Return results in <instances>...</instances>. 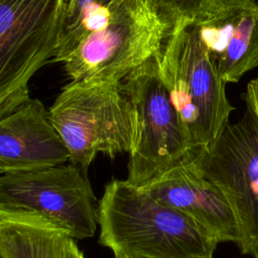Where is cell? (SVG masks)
<instances>
[{
    "mask_svg": "<svg viewBox=\"0 0 258 258\" xmlns=\"http://www.w3.org/2000/svg\"><path fill=\"white\" fill-rule=\"evenodd\" d=\"M68 233L44 217L0 208V253L4 258H59Z\"/></svg>",
    "mask_w": 258,
    "mask_h": 258,
    "instance_id": "obj_12",
    "label": "cell"
},
{
    "mask_svg": "<svg viewBox=\"0 0 258 258\" xmlns=\"http://www.w3.org/2000/svg\"><path fill=\"white\" fill-rule=\"evenodd\" d=\"M116 1L118 0H67L62 36L75 31L88 15L105 10Z\"/></svg>",
    "mask_w": 258,
    "mask_h": 258,
    "instance_id": "obj_14",
    "label": "cell"
},
{
    "mask_svg": "<svg viewBox=\"0 0 258 258\" xmlns=\"http://www.w3.org/2000/svg\"><path fill=\"white\" fill-rule=\"evenodd\" d=\"M172 27L177 23H195L212 16L225 0H151Z\"/></svg>",
    "mask_w": 258,
    "mask_h": 258,
    "instance_id": "obj_13",
    "label": "cell"
},
{
    "mask_svg": "<svg viewBox=\"0 0 258 258\" xmlns=\"http://www.w3.org/2000/svg\"><path fill=\"white\" fill-rule=\"evenodd\" d=\"M48 113L69 150V163L86 171L99 152L114 158L131 149L135 113L121 83L72 81Z\"/></svg>",
    "mask_w": 258,
    "mask_h": 258,
    "instance_id": "obj_4",
    "label": "cell"
},
{
    "mask_svg": "<svg viewBox=\"0 0 258 258\" xmlns=\"http://www.w3.org/2000/svg\"><path fill=\"white\" fill-rule=\"evenodd\" d=\"M158 56L121 82V90L135 113L134 138L125 179L135 187L148 183L191 153L185 132L160 77Z\"/></svg>",
    "mask_w": 258,
    "mask_h": 258,
    "instance_id": "obj_6",
    "label": "cell"
},
{
    "mask_svg": "<svg viewBox=\"0 0 258 258\" xmlns=\"http://www.w3.org/2000/svg\"><path fill=\"white\" fill-rule=\"evenodd\" d=\"M253 257H254V258H258V249H257V250H256V252L254 253Z\"/></svg>",
    "mask_w": 258,
    "mask_h": 258,
    "instance_id": "obj_17",
    "label": "cell"
},
{
    "mask_svg": "<svg viewBox=\"0 0 258 258\" xmlns=\"http://www.w3.org/2000/svg\"><path fill=\"white\" fill-rule=\"evenodd\" d=\"M98 204L86 170L71 163L0 174V208L38 214L74 240L95 235Z\"/></svg>",
    "mask_w": 258,
    "mask_h": 258,
    "instance_id": "obj_7",
    "label": "cell"
},
{
    "mask_svg": "<svg viewBox=\"0 0 258 258\" xmlns=\"http://www.w3.org/2000/svg\"><path fill=\"white\" fill-rule=\"evenodd\" d=\"M158 67L191 152L205 147L229 123L234 107L194 23L171 27Z\"/></svg>",
    "mask_w": 258,
    "mask_h": 258,
    "instance_id": "obj_2",
    "label": "cell"
},
{
    "mask_svg": "<svg viewBox=\"0 0 258 258\" xmlns=\"http://www.w3.org/2000/svg\"><path fill=\"white\" fill-rule=\"evenodd\" d=\"M70 153L37 99L29 98L0 118V173L56 166Z\"/></svg>",
    "mask_w": 258,
    "mask_h": 258,
    "instance_id": "obj_11",
    "label": "cell"
},
{
    "mask_svg": "<svg viewBox=\"0 0 258 258\" xmlns=\"http://www.w3.org/2000/svg\"><path fill=\"white\" fill-rule=\"evenodd\" d=\"M62 60L73 82L121 83L160 54L171 26L151 0H118Z\"/></svg>",
    "mask_w": 258,
    "mask_h": 258,
    "instance_id": "obj_3",
    "label": "cell"
},
{
    "mask_svg": "<svg viewBox=\"0 0 258 258\" xmlns=\"http://www.w3.org/2000/svg\"><path fill=\"white\" fill-rule=\"evenodd\" d=\"M138 188L188 216L219 243L228 241L240 246L242 235L233 209L189 156Z\"/></svg>",
    "mask_w": 258,
    "mask_h": 258,
    "instance_id": "obj_9",
    "label": "cell"
},
{
    "mask_svg": "<svg viewBox=\"0 0 258 258\" xmlns=\"http://www.w3.org/2000/svg\"><path fill=\"white\" fill-rule=\"evenodd\" d=\"M225 84L258 67V3L225 0L212 16L194 23Z\"/></svg>",
    "mask_w": 258,
    "mask_h": 258,
    "instance_id": "obj_10",
    "label": "cell"
},
{
    "mask_svg": "<svg viewBox=\"0 0 258 258\" xmlns=\"http://www.w3.org/2000/svg\"><path fill=\"white\" fill-rule=\"evenodd\" d=\"M211 258H213V257H211Z\"/></svg>",
    "mask_w": 258,
    "mask_h": 258,
    "instance_id": "obj_19",
    "label": "cell"
},
{
    "mask_svg": "<svg viewBox=\"0 0 258 258\" xmlns=\"http://www.w3.org/2000/svg\"><path fill=\"white\" fill-rule=\"evenodd\" d=\"M98 211L99 242L115 258H211L219 243L188 216L126 180L105 185Z\"/></svg>",
    "mask_w": 258,
    "mask_h": 258,
    "instance_id": "obj_1",
    "label": "cell"
},
{
    "mask_svg": "<svg viewBox=\"0 0 258 258\" xmlns=\"http://www.w3.org/2000/svg\"><path fill=\"white\" fill-rule=\"evenodd\" d=\"M0 258H4V257L2 256V254H1V253H0Z\"/></svg>",
    "mask_w": 258,
    "mask_h": 258,
    "instance_id": "obj_18",
    "label": "cell"
},
{
    "mask_svg": "<svg viewBox=\"0 0 258 258\" xmlns=\"http://www.w3.org/2000/svg\"><path fill=\"white\" fill-rule=\"evenodd\" d=\"M66 1L0 0V118L30 98V79L56 55Z\"/></svg>",
    "mask_w": 258,
    "mask_h": 258,
    "instance_id": "obj_5",
    "label": "cell"
},
{
    "mask_svg": "<svg viewBox=\"0 0 258 258\" xmlns=\"http://www.w3.org/2000/svg\"><path fill=\"white\" fill-rule=\"evenodd\" d=\"M189 158L202 174L225 196L242 235V254L258 249V123L246 110L236 123H228L211 143Z\"/></svg>",
    "mask_w": 258,
    "mask_h": 258,
    "instance_id": "obj_8",
    "label": "cell"
},
{
    "mask_svg": "<svg viewBox=\"0 0 258 258\" xmlns=\"http://www.w3.org/2000/svg\"><path fill=\"white\" fill-rule=\"evenodd\" d=\"M247 110L250 111L258 123V78L250 81L243 94Z\"/></svg>",
    "mask_w": 258,
    "mask_h": 258,
    "instance_id": "obj_15",
    "label": "cell"
},
{
    "mask_svg": "<svg viewBox=\"0 0 258 258\" xmlns=\"http://www.w3.org/2000/svg\"><path fill=\"white\" fill-rule=\"evenodd\" d=\"M59 258H86L83 252L80 250L78 245L76 244L75 240L69 238L63 246L61 254Z\"/></svg>",
    "mask_w": 258,
    "mask_h": 258,
    "instance_id": "obj_16",
    "label": "cell"
}]
</instances>
